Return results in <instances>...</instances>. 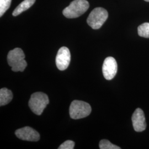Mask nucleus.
Returning <instances> with one entry per match:
<instances>
[{"label":"nucleus","instance_id":"f257e3e1","mask_svg":"<svg viewBox=\"0 0 149 149\" xmlns=\"http://www.w3.org/2000/svg\"><path fill=\"white\" fill-rule=\"evenodd\" d=\"M24 59V53L20 48H15L12 50L7 55L8 64L14 72H22L25 70L27 67V63Z\"/></svg>","mask_w":149,"mask_h":149},{"label":"nucleus","instance_id":"f03ea898","mask_svg":"<svg viewBox=\"0 0 149 149\" xmlns=\"http://www.w3.org/2000/svg\"><path fill=\"white\" fill-rule=\"evenodd\" d=\"M90 7L87 0H74L63 11L65 17L68 18H75L84 14Z\"/></svg>","mask_w":149,"mask_h":149},{"label":"nucleus","instance_id":"7ed1b4c3","mask_svg":"<svg viewBox=\"0 0 149 149\" xmlns=\"http://www.w3.org/2000/svg\"><path fill=\"white\" fill-rule=\"evenodd\" d=\"M49 103L48 96L43 92L33 93L28 102V105L32 112L40 116Z\"/></svg>","mask_w":149,"mask_h":149},{"label":"nucleus","instance_id":"20e7f679","mask_svg":"<svg viewBox=\"0 0 149 149\" xmlns=\"http://www.w3.org/2000/svg\"><path fill=\"white\" fill-rule=\"evenodd\" d=\"M92 108L90 105L85 102L74 100L70 106V117L73 119H79L86 117L90 114Z\"/></svg>","mask_w":149,"mask_h":149},{"label":"nucleus","instance_id":"39448f33","mask_svg":"<svg viewBox=\"0 0 149 149\" xmlns=\"http://www.w3.org/2000/svg\"><path fill=\"white\" fill-rule=\"evenodd\" d=\"M108 13L106 10L102 7L93 9L87 18L88 24L93 29H100L106 21Z\"/></svg>","mask_w":149,"mask_h":149},{"label":"nucleus","instance_id":"423d86ee","mask_svg":"<svg viewBox=\"0 0 149 149\" xmlns=\"http://www.w3.org/2000/svg\"><path fill=\"white\" fill-rule=\"evenodd\" d=\"M118 65L116 59L109 56L104 60L102 72L104 78L107 80H111L115 77L117 73Z\"/></svg>","mask_w":149,"mask_h":149},{"label":"nucleus","instance_id":"0eeeda50","mask_svg":"<svg viewBox=\"0 0 149 149\" xmlns=\"http://www.w3.org/2000/svg\"><path fill=\"white\" fill-rule=\"evenodd\" d=\"M71 60V54L69 49L63 47L59 49L56 56V65L58 69L64 71L69 66Z\"/></svg>","mask_w":149,"mask_h":149},{"label":"nucleus","instance_id":"6e6552de","mask_svg":"<svg viewBox=\"0 0 149 149\" xmlns=\"http://www.w3.org/2000/svg\"><path fill=\"white\" fill-rule=\"evenodd\" d=\"M17 137L23 140L29 141H38L40 139V135L34 129L25 127L17 129L15 132Z\"/></svg>","mask_w":149,"mask_h":149},{"label":"nucleus","instance_id":"1a4fd4ad","mask_svg":"<svg viewBox=\"0 0 149 149\" xmlns=\"http://www.w3.org/2000/svg\"><path fill=\"white\" fill-rule=\"evenodd\" d=\"M134 129L135 132H141L146 128V123L144 112L140 108H137L132 117Z\"/></svg>","mask_w":149,"mask_h":149},{"label":"nucleus","instance_id":"9d476101","mask_svg":"<svg viewBox=\"0 0 149 149\" xmlns=\"http://www.w3.org/2000/svg\"><path fill=\"white\" fill-rule=\"evenodd\" d=\"M13 94L11 91L3 88L0 90V106H3L8 104L12 100Z\"/></svg>","mask_w":149,"mask_h":149},{"label":"nucleus","instance_id":"9b49d317","mask_svg":"<svg viewBox=\"0 0 149 149\" xmlns=\"http://www.w3.org/2000/svg\"><path fill=\"white\" fill-rule=\"evenodd\" d=\"M36 0H24L21 2L13 11L12 15L13 16H17L20 15L22 12L26 11L35 3Z\"/></svg>","mask_w":149,"mask_h":149},{"label":"nucleus","instance_id":"f8f14e48","mask_svg":"<svg viewBox=\"0 0 149 149\" xmlns=\"http://www.w3.org/2000/svg\"><path fill=\"white\" fill-rule=\"evenodd\" d=\"M138 32L140 37L149 38V23H144L139 26Z\"/></svg>","mask_w":149,"mask_h":149},{"label":"nucleus","instance_id":"ddd939ff","mask_svg":"<svg viewBox=\"0 0 149 149\" xmlns=\"http://www.w3.org/2000/svg\"><path fill=\"white\" fill-rule=\"evenodd\" d=\"M100 149H120L121 148L116 145L112 144L109 140H102L99 144Z\"/></svg>","mask_w":149,"mask_h":149},{"label":"nucleus","instance_id":"4468645a","mask_svg":"<svg viewBox=\"0 0 149 149\" xmlns=\"http://www.w3.org/2000/svg\"><path fill=\"white\" fill-rule=\"evenodd\" d=\"M12 0H0V16L3 15L11 6Z\"/></svg>","mask_w":149,"mask_h":149},{"label":"nucleus","instance_id":"2eb2a0df","mask_svg":"<svg viewBox=\"0 0 149 149\" xmlns=\"http://www.w3.org/2000/svg\"><path fill=\"white\" fill-rule=\"evenodd\" d=\"M74 143L71 140H67L60 145L59 149H73L74 148Z\"/></svg>","mask_w":149,"mask_h":149},{"label":"nucleus","instance_id":"dca6fc26","mask_svg":"<svg viewBox=\"0 0 149 149\" xmlns=\"http://www.w3.org/2000/svg\"><path fill=\"white\" fill-rule=\"evenodd\" d=\"M144 1H145L146 2H149V0H144Z\"/></svg>","mask_w":149,"mask_h":149}]
</instances>
